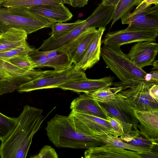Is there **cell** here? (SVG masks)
<instances>
[{
  "label": "cell",
  "instance_id": "1",
  "mask_svg": "<svg viewBox=\"0 0 158 158\" xmlns=\"http://www.w3.org/2000/svg\"><path fill=\"white\" fill-rule=\"evenodd\" d=\"M42 109L28 105L23 107L15 128L0 146L1 158H25L34 135L44 118Z\"/></svg>",
  "mask_w": 158,
  "mask_h": 158
},
{
  "label": "cell",
  "instance_id": "2",
  "mask_svg": "<svg viewBox=\"0 0 158 158\" xmlns=\"http://www.w3.org/2000/svg\"><path fill=\"white\" fill-rule=\"evenodd\" d=\"M45 129L48 139L57 148L87 149L104 144L97 138L76 131L67 116L56 114Z\"/></svg>",
  "mask_w": 158,
  "mask_h": 158
},
{
  "label": "cell",
  "instance_id": "3",
  "mask_svg": "<svg viewBox=\"0 0 158 158\" xmlns=\"http://www.w3.org/2000/svg\"><path fill=\"white\" fill-rule=\"evenodd\" d=\"M101 56L107 67L121 81L120 85L118 86H122L123 89L136 86L141 82H152L146 81L147 73L132 61L127 54L124 53L120 47L104 45L101 48Z\"/></svg>",
  "mask_w": 158,
  "mask_h": 158
},
{
  "label": "cell",
  "instance_id": "4",
  "mask_svg": "<svg viewBox=\"0 0 158 158\" xmlns=\"http://www.w3.org/2000/svg\"><path fill=\"white\" fill-rule=\"evenodd\" d=\"M55 22L28 8L0 6V31L1 33L15 28L27 34L42 28L50 27Z\"/></svg>",
  "mask_w": 158,
  "mask_h": 158
},
{
  "label": "cell",
  "instance_id": "5",
  "mask_svg": "<svg viewBox=\"0 0 158 158\" xmlns=\"http://www.w3.org/2000/svg\"><path fill=\"white\" fill-rule=\"evenodd\" d=\"M86 78L84 72L76 69L73 64L71 67L62 70L42 71L40 75L22 85L17 90L21 93L40 89L59 88L69 82Z\"/></svg>",
  "mask_w": 158,
  "mask_h": 158
},
{
  "label": "cell",
  "instance_id": "6",
  "mask_svg": "<svg viewBox=\"0 0 158 158\" xmlns=\"http://www.w3.org/2000/svg\"><path fill=\"white\" fill-rule=\"evenodd\" d=\"M158 29L139 27L131 25L126 28L108 33L101 44L104 45L118 46L144 41L155 42Z\"/></svg>",
  "mask_w": 158,
  "mask_h": 158
},
{
  "label": "cell",
  "instance_id": "7",
  "mask_svg": "<svg viewBox=\"0 0 158 158\" xmlns=\"http://www.w3.org/2000/svg\"><path fill=\"white\" fill-rule=\"evenodd\" d=\"M68 117L74 129L82 133L94 137L104 132L115 137V133L107 120L73 110Z\"/></svg>",
  "mask_w": 158,
  "mask_h": 158
},
{
  "label": "cell",
  "instance_id": "8",
  "mask_svg": "<svg viewBox=\"0 0 158 158\" xmlns=\"http://www.w3.org/2000/svg\"><path fill=\"white\" fill-rule=\"evenodd\" d=\"M152 82H141L136 86L123 89L117 93L134 109L148 111L158 110V101L150 95Z\"/></svg>",
  "mask_w": 158,
  "mask_h": 158
},
{
  "label": "cell",
  "instance_id": "9",
  "mask_svg": "<svg viewBox=\"0 0 158 158\" xmlns=\"http://www.w3.org/2000/svg\"><path fill=\"white\" fill-rule=\"evenodd\" d=\"M100 105L110 115L118 119L122 123L124 133L133 131H138V122L135 116L133 108L118 93L114 99L109 102Z\"/></svg>",
  "mask_w": 158,
  "mask_h": 158
},
{
  "label": "cell",
  "instance_id": "10",
  "mask_svg": "<svg viewBox=\"0 0 158 158\" xmlns=\"http://www.w3.org/2000/svg\"><path fill=\"white\" fill-rule=\"evenodd\" d=\"M28 54L36 68L48 67L55 70H60L68 68L73 65L66 54L55 50L41 51L32 49Z\"/></svg>",
  "mask_w": 158,
  "mask_h": 158
},
{
  "label": "cell",
  "instance_id": "11",
  "mask_svg": "<svg viewBox=\"0 0 158 158\" xmlns=\"http://www.w3.org/2000/svg\"><path fill=\"white\" fill-rule=\"evenodd\" d=\"M158 52V44L154 41L137 42L130 50L128 56L141 68L152 65Z\"/></svg>",
  "mask_w": 158,
  "mask_h": 158
},
{
  "label": "cell",
  "instance_id": "12",
  "mask_svg": "<svg viewBox=\"0 0 158 158\" xmlns=\"http://www.w3.org/2000/svg\"><path fill=\"white\" fill-rule=\"evenodd\" d=\"M122 24L146 28L158 29V5L137 12L130 13L121 19Z\"/></svg>",
  "mask_w": 158,
  "mask_h": 158
},
{
  "label": "cell",
  "instance_id": "13",
  "mask_svg": "<svg viewBox=\"0 0 158 158\" xmlns=\"http://www.w3.org/2000/svg\"><path fill=\"white\" fill-rule=\"evenodd\" d=\"M133 110L138 122V127L139 134L158 142V110L141 111L133 108Z\"/></svg>",
  "mask_w": 158,
  "mask_h": 158
},
{
  "label": "cell",
  "instance_id": "14",
  "mask_svg": "<svg viewBox=\"0 0 158 158\" xmlns=\"http://www.w3.org/2000/svg\"><path fill=\"white\" fill-rule=\"evenodd\" d=\"M114 79V77L111 76L97 79L86 78L69 82L60 86L59 88L77 93L82 92L89 94L100 89L110 87L113 84Z\"/></svg>",
  "mask_w": 158,
  "mask_h": 158
},
{
  "label": "cell",
  "instance_id": "15",
  "mask_svg": "<svg viewBox=\"0 0 158 158\" xmlns=\"http://www.w3.org/2000/svg\"><path fill=\"white\" fill-rule=\"evenodd\" d=\"M84 154L86 158H141L140 154L136 152L108 144L89 148Z\"/></svg>",
  "mask_w": 158,
  "mask_h": 158
},
{
  "label": "cell",
  "instance_id": "16",
  "mask_svg": "<svg viewBox=\"0 0 158 158\" xmlns=\"http://www.w3.org/2000/svg\"><path fill=\"white\" fill-rule=\"evenodd\" d=\"M70 108L75 111L87 114L107 120L106 110L89 94L84 93L80 94L72 101Z\"/></svg>",
  "mask_w": 158,
  "mask_h": 158
},
{
  "label": "cell",
  "instance_id": "17",
  "mask_svg": "<svg viewBox=\"0 0 158 158\" xmlns=\"http://www.w3.org/2000/svg\"><path fill=\"white\" fill-rule=\"evenodd\" d=\"M106 28H98L94 39L90 45L84 56L77 64L76 69L85 71L92 67L100 60L101 53V39Z\"/></svg>",
  "mask_w": 158,
  "mask_h": 158
},
{
  "label": "cell",
  "instance_id": "18",
  "mask_svg": "<svg viewBox=\"0 0 158 158\" xmlns=\"http://www.w3.org/2000/svg\"><path fill=\"white\" fill-rule=\"evenodd\" d=\"M28 8L55 23L67 22L73 16L69 8L63 3L41 5Z\"/></svg>",
  "mask_w": 158,
  "mask_h": 158
},
{
  "label": "cell",
  "instance_id": "19",
  "mask_svg": "<svg viewBox=\"0 0 158 158\" xmlns=\"http://www.w3.org/2000/svg\"><path fill=\"white\" fill-rule=\"evenodd\" d=\"M42 73V71L34 69L24 74L0 79V96L14 92L22 85L36 78Z\"/></svg>",
  "mask_w": 158,
  "mask_h": 158
},
{
  "label": "cell",
  "instance_id": "20",
  "mask_svg": "<svg viewBox=\"0 0 158 158\" xmlns=\"http://www.w3.org/2000/svg\"><path fill=\"white\" fill-rule=\"evenodd\" d=\"M27 34L22 30L11 28L0 35V53L23 45L27 42Z\"/></svg>",
  "mask_w": 158,
  "mask_h": 158
},
{
  "label": "cell",
  "instance_id": "21",
  "mask_svg": "<svg viewBox=\"0 0 158 158\" xmlns=\"http://www.w3.org/2000/svg\"><path fill=\"white\" fill-rule=\"evenodd\" d=\"M94 137L99 139L104 144H108L118 148L134 151L140 154H146L152 151V149L142 148L126 143L118 137H115L104 132H101Z\"/></svg>",
  "mask_w": 158,
  "mask_h": 158
},
{
  "label": "cell",
  "instance_id": "22",
  "mask_svg": "<svg viewBox=\"0 0 158 158\" xmlns=\"http://www.w3.org/2000/svg\"><path fill=\"white\" fill-rule=\"evenodd\" d=\"M98 31L95 27L87 29L86 33L73 54L71 61L75 64L81 59L94 39Z\"/></svg>",
  "mask_w": 158,
  "mask_h": 158
},
{
  "label": "cell",
  "instance_id": "23",
  "mask_svg": "<svg viewBox=\"0 0 158 158\" xmlns=\"http://www.w3.org/2000/svg\"><path fill=\"white\" fill-rule=\"evenodd\" d=\"M119 138L126 143L142 148L152 150L158 146V142L141 137L138 131L134 130L124 133Z\"/></svg>",
  "mask_w": 158,
  "mask_h": 158
},
{
  "label": "cell",
  "instance_id": "24",
  "mask_svg": "<svg viewBox=\"0 0 158 158\" xmlns=\"http://www.w3.org/2000/svg\"><path fill=\"white\" fill-rule=\"evenodd\" d=\"M63 0H2L0 6L12 8H30L35 6L63 3Z\"/></svg>",
  "mask_w": 158,
  "mask_h": 158
},
{
  "label": "cell",
  "instance_id": "25",
  "mask_svg": "<svg viewBox=\"0 0 158 158\" xmlns=\"http://www.w3.org/2000/svg\"><path fill=\"white\" fill-rule=\"evenodd\" d=\"M143 0H120L114 7L110 28L118 20L130 13L134 7L137 6Z\"/></svg>",
  "mask_w": 158,
  "mask_h": 158
},
{
  "label": "cell",
  "instance_id": "26",
  "mask_svg": "<svg viewBox=\"0 0 158 158\" xmlns=\"http://www.w3.org/2000/svg\"><path fill=\"white\" fill-rule=\"evenodd\" d=\"M123 89L122 86L118 85L113 88L106 87L100 89L89 94L98 102L105 103L114 100L115 94Z\"/></svg>",
  "mask_w": 158,
  "mask_h": 158
},
{
  "label": "cell",
  "instance_id": "27",
  "mask_svg": "<svg viewBox=\"0 0 158 158\" xmlns=\"http://www.w3.org/2000/svg\"><path fill=\"white\" fill-rule=\"evenodd\" d=\"M84 20H78L72 23H55L50 27L52 31L49 33L50 37L53 38L59 37L68 33L82 24Z\"/></svg>",
  "mask_w": 158,
  "mask_h": 158
},
{
  "label": "cell",
  "instance_id": "28",
  "mask_svg": "<svg viewBox=\"0 0 158 158\" xmlns=\"http://www.w3.org/2000/svg\"><path fill=\"white\" fill-rule=\"evenodd\" d=\"M18 120V117H8L0 112V141H3L11 133Z\"/></svg>",
  "mask_w": 158,
  "mask_h": 158
},
{
  "label": "cell",
  "instance_id": "29",
  "mask_svg": "<svg viewBox=\"0 0 158 158\" xmlns=\"http://www.w3.org/2000/svg\"><path fill=\"white\" fill-rule=\"evenodd\" d=\"M7 61L28 71L36 68L35 64L31 59L28 53L18 56Z\"/></svg>",
  "mask_w": 158,
  "mask_h": 158
},
{
  "label": "cell",
  "instance_id": "30",
  "mask_svg": "<svg viewBox=\"0 0 158 158\" xmlns=\"http://www.w3.org/2000/svg\"><path fill=\"white\" fill-rule=\"evenodd\" d=\"M32 49V48L26 43L19 47L0 52V59L4 61H8L18 56L28 53Z\"/></svg>",
  "mask_w": 158,
  "mask_h": 158
},
{
  "label": "cell",
  "instance_id": "31",
  "mask_svg": "<svg viewBox=\"0 0 158 158\" xmlns=\"http://www.w3.org/2000/svg\"><path fill=\"white\" fill-rule=\"evenodd\" d=\"M106 118L115 134V137H118L123 134L124 132L122 123L119 120L111 115L106 110Z\"/></svg>",
  "mask_w": 158,
  "mask_h": 158
},
{
  "label": "cell",
  "instance_id": "32",
  "mask_svg": "<svg viewBox=\"0 0 158 158\" xmlns=\"http://www.w3.org/2000/svg\"><path fill=\"white\" fill-rule=\"evenodd\" d=\"M58 155L54 149L49 145L44 146L38 153L31 158H57Z\"/></svg>",
  "mask_w": 158,
  "mask_h": 158
},
{
  "label": "cell",
  "instance_id": "33",
  "mask_svg": "<svg viewBox=\"0 0 158 158\" xmlns=\"http://www.w3.org/2000/svg\"><path fill=\"white\" fill-rule=\"evenodd\" d=\"M152 4L158 5V0H143L138 5L134 10L132 13H135L143 10Z\"/></svg>",
  "mask_w": 158,
  "mask_h": 158
},
{
  "label": "cell",
  "instance_id": "34",
  "mask_svg": "<svg viewBox=\"0 0 158 158\" xmlns=\"http://www.w3.org/2000/svg\"><path fill=\"white\" fill-rule=\"evenodd\" d=\"M149 94L151 96L158 101V84H155L150 88Z\"/></svg>",
  "mask_w": 158,
  "mask_h": 158
},
{
  "label": "cell",
  "instance_id": "35",
  "mask_svg": "<svg viewBox=\"0 0 158 158\" xmlns=\"http://www.w3.org/2000/svg\"><path fill=\"white\" fill-rule=\"evenodd\" d=\"M89 0H70L72 6L75 7H82L87 5Z\"/></svg>",
  "mask_w": 158,
  "mask_h": 158
},
{
  "label": "cell",
  "instance_id": "36",
  "mask_svg": "<svg viewBox=\"0 0 158 158\" xmlns=\"http://www.w3.org/2000/svg\"><path fill=\"white\" fill-rule=\"evenodd\" d=\"M4 61L0 59V79L12 77L5 71L4 66Z\"/></svg>",
  "mask_w": 158,
  "mask_h": 158
},
{
  "label": "cell",
  "instance_id": "37",
  "mask_svg": "<svg viewBox=\"0 0 158 158\" xmlns=\"http://www.w3.org/2000/svg\"><path fill=\"white\" fill-rule=\"evenodd\" d=\"M120 0H102L101 3L105 6H115Z\"/></svg>",
  "mask_w": 158,
  "mask_h": 158
},
{
  "label": "cell",
  "instance_id": "38",
  "mask_svg": "<svg viewBox=\"0 0 158 158\" xmlns=\"http://www.w3.org/2000/svg\"><path fill=\"white\" fill-rule=\"evenodd\" d=\"M150 73L151 74V81L155 84H158V72L157 70L152 71Z\"/></svg>",
  "mask_w": 158,
  "mask_h": 158
},
{
  "label": "cell",
  "instance_id": "39",
  "mask_svg": "<svg viewBox=\"0 0 158 158\" xmlns=\"http://www.w3.org/2000/svg\"><path fill=\"white\" fill-rule=\"evenodd\" d=\"M154 66V67L153 68L155 69H156L157 70L158 69V60H156V61H154V62L153 64H152Z\"/></svg>",
  "mask_w": 158,
  "mask_h": 158
},
{
  "label": "cell",
  "instance_id": "40",
  "mask_svg": "<svg viewBox=\"0 0 158 158\" xmlns=\"http://www.w3.org/2000/svg\"><path fill=\"white\" fill-rule=\"evenodd\" d=\"M63 3L66 4H68L70 5H71V1L70 0H63Z\"/></svg>",
  "mask_w": 158,
  "mask_h": 158
},
{
  "label": "cell",
  "instance_id": "41",
  "mask_svg": "<svg viewBox=\"0 0 158 158\" xmlns=\"http://www.w3.org/2000/svg\"><path fill=\"white\" fill-rule=\"evenodd\" d=\"M1 34V31H0V35Z\"/></svg>",
  "mask_w": 158,
  "mask_h": 158
}]
</instances>
